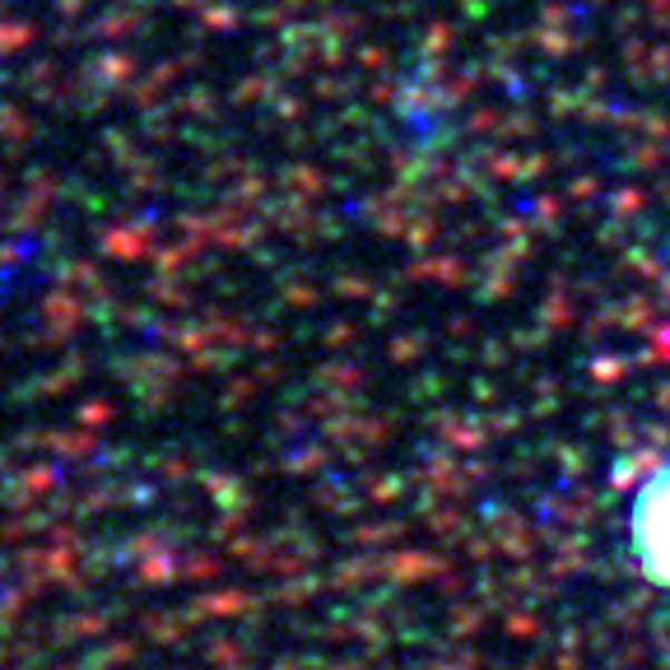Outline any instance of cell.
Returning a JSON list of instances; mask_svg holds the SVG:
<instances>
[{"label": "cell", "mask_w": 670, "mask_h": 670, "mask_svg": "<svg viewBox=\"0 0 670 670\" xmlns=\"http://www.w3.org/2000/svg\"><path fill=\"white\" fill-rule=\"evenodd\" d=\"M661 512H666V522H661V535H666V550H670V480H661Z\"/></svg>", "instance_id": "cell-1"}]
</instances>
